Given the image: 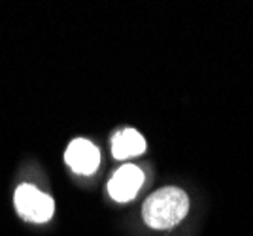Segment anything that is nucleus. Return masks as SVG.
<instances>
[{"label": "nucleus", "instance_id": "obj_1", "mask_svg": "<svg viewBox=\"0 0 253 236\" xmlns=\"http://www.w3.org/2000/svg\"><path fill=\"white\" fill-rule=\"evenodd\" d=\"M189 212V197L179 187H163L149 195L142 206L144 223L151 229L165 231L178 225Z\"/></svg>", "mask_w": 253, "mask_h": 236}, {"label": "nucleus", "instance_id": "obj_2", "mask_svg": "<svg viewBox=\"0 0 253 236\" xmlns=\"http://www.w3.org/2000/svg\"><path fill=\"white\" fill-rule=\"evenodd\" d=\"M13 200H15V208H17V212H19L23 219L34 221V223L49 221L53 215V210H55L51 197L38 191L34 185H29V183L17 187Z\"/></svg>", "mask_w": 253, "mask_h": 236}, {"label": "nucleus", "instance_id": "obj_3", "mask_svg": "<svg viewBox=\"0 0 253 236\" xmlns=\"http://www.w3.org/2000/svg\"><path fill=\"white\" fill-rule=\"evenodd\" d=\"M142 183H144V172L134 164H125L112 176L108 183V191L117 202H128L136 197Z\"/></svg>", "mask_w": 253, "mask_h": 236}, {"label": "nucleus", "instance_id": "obj_4", "mask_svg": "<svg viewBox=\"0 0 253 236\" xmlns=\"http://www.w3.org/2000/svg\"><path fill=\"white\" fill-rule=\"evenodd\" d=\"M66 164L76 172V174H93L100 164V151L96 150L89 140L78 138L70 142L64 153Z\"/></svg>", "mask_w": 253, "mask_h": 236}, {"label": "nucleus", "instance_id": "obj_5", "mask_svg": "<svg viewBox=\"0 0 253 236\" xmlns=\"http://www.w3.org/2000/svg\"><path fill=\"white\" fill-rule=\"evenodd\" d=\"M146 151V140L134 129H123L114 134L112 138V153L116 159L134 157Z\"/></svg>", "mask_w": 253, "mask_h": 236}]
</instances>
